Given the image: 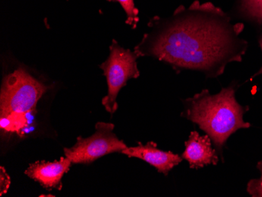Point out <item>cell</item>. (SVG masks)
Returning a JSON list of instances; mask_svg holds the SVG:
<instances>
[{
    "label": "cell",
    "mask_w": 262,
    "mask_h": 197,
    "mask_svg": "<svg viewBox=\"0 0 262 197\" xmlns=\"http://www.w3.org/2000/svg\"><path fill=\"white\" fill-rule=\"evenodd\" d=\"M185 145L182 157L188 162L191 168H202L204 166L219 164L220 157L212 146L211 139L208 135L200 136L197 132H191Z\"/></svg>",
    "instance_id": "8"
},
{
    "label": "cell",
    "mask_w": 262,
    "mask_h": 197,
    "mask_svg": "<svg viewBox=\"0 0 262 197\" xmlns=\"http://www.w3.org/2000/svg\"><path fill=\"white\" fill-rule=\"evenodd\" d=\"M73 163L68 158L61 157L54 162L37 161L30 164L25 174L40 184L45 189H62L63 176Z\"/></svg>",
    "instance_id": "7"
},
{
    "label": "cell",
    "mask_w": 262,
    "mask_h": 197,
    "mask_svg": "<svg viewBox=\"0 0 262 197\" xmlns=\"http://www.w3.org/2000/svg\"><path fill=\"white\" fill-rule=\"evenodd\" d=\"M237 10L241 17L262 26V0H239Z\"/></svg>",
    "instance_id": "9"
},
{
    "label": "cell",
    "mask_w": 262,
    "mask_h": 197,
    "mask_svg": "<svg viewBox=\"0 0 262 197\" xmlns=\"http://www.w3.org/2000/svg\"><path fill=\"white\" fill-rule=\"evenodd\" d=\"M0 196H2L4 193H7L10 185V176L3 167H0Z\"/></svg>",
    "instance_id": "12"
},
{
    "label": "cell",
    "mask_w": 262,
    "mask_h": 197,
    "mask_svg": "<svg viewBox=\"0 0 262 197\" xmlns=\"http://www.w3.org/2000/svg\"><path fill=\"white\" fill-rule=\"evenodd\" d=\"M96 132L89 138L79 137L71 148H64L66 158L74 164H90L100 157L121 152L127 145L113 133V123L99 122L95 126Z\"/></svg>",
    "instance_id": "5"
},
{
    "label": "cell",
    "mask_w": 262,
    "mask_h": 197,
    "mask_svg": "<svg viewBox=\"0 0 262 197\" xmlns=\"http://www.w3.org/2000/svg\"><path fill=\"white\" fill-rule=\"evenodd\" d=\"M138 57L135 51L124 49L113 39L108 59L100 65L107 79L108 89V95L102 99V105L110 114H114L119 106L116 99L120 90L126 86L128 80L140 76Z\"/></svg>",
    "instance_id": "4"
},
{
    "label": "cell",
    "mask_w": 262,
    "mask_h": 197,
    "mask_svg": "<svg viewBox=\"0 0 262 197\" xmlns=\"http://www.w3.org/2000/svg\"><path fill=\"white\" fill-rule=\"evenodd\" d=\"M47 87L19 68L3 80L0 91L1 117L24 116L35 110Z\"/></svg>",
    "instance_id": "3"
},
{
    "label": "cell",
    "mask_w": 262,
    "mask_h": 197,
    "mask_svg": "<svg viewBox=\"0 0 262 197\" xmlns=\"http://www.w3.org/2000/svg\"><path fill=\"white\" fill-rule=\"evenodd\" d=\"M121 154L147 162L165 176H168L169 172L183 160L182 157L170 151L165 152L158 149L157 144L153 142H148L146 145L138 142V145L127 147L122 151Z\"/></svg>",
    "instance_id": "6"
},
{
    "label": "cell",
    "mask_w": 262,
    "mask_h": 197,
    "mask_svg": "<svg viewBox=\"0 0 262 197\" xmlns=\"http://www.w3.org/2000/svg\"><path fill=\"white\" fill-rule=\"evenodd\" d=\"M257 168L260 172V177L248 182L247 192L253 197H262V161L257 163Z\"/></svg>",
    "instance_id": "11"
},
{
    "label": "cell",
    "mask_w": 262,
    "mask_h": 197,
    "mask_svg": "<svg viewBox=\"0 0 262 197\" xmlns=\"http://www.w3.org/2000/svg\"><path fill=\"white\" fill-rule=\"evenodd\" d=\"M108 2H117L121 5L126 13V23L131 28L135 29L139 22V10L135 7L134 0H107Z\"/></svg>",
    "instance_id": "10"
},
{
    "label": "cell",
    "mask_w": 262,
    "mask_h": 197,
    "mask_svg": "<svg viewBox=\"0 0 262 197\" xmlns=\"http://www.w3.org/2000/svg\"><path fill=\"white\" fill-rule=\"evenodd\" d=\"M148 28L135 52L164 61L178 73L191 70L219 77L228 64L241 62L248 48L239 37L244 25L233 24L227 13L210 2L181 5L170 17H152Z\"/></svg>",
    "instance_id": "1"
},
{
    "label": "cell",
    "mask_w": 262,
    "mask_h": 197,
    "mask_svg": "<svg viewBox=\"0 0 262 197\" xmlns=\"http://www.w3.org/2000/svg\"><path fill=\"white\" fill-rule=\"evenodd\" d=\"M258 42H259V45H260V49H261L262 51V34L260 35V37H259L258 39ZM260 75H262V66L261 68H260V69H259L258 71H257V73H256L254 75V76H252V77L250 79V81H252L253 79H254V78L257 77V76H260Z\"/></svg>",
    "instance_id": "13"
},
{
    "label": "cell",
    "mask_w": 262,
    "mask_h": 197,
    "mask_svg": "<svg viewBox=\"0 0 262 197\" xmlns=\"http://www.w3.org/2000/svg\"><path fill=\"white\" fill-rule=\"evenodd\" d=\"M236 85L222 88V91L211 95L204 89L192 98L184 101V118L199 125L210 137L222 161H225L223 149L229 137L239 129L251 127L250 123L244 121V117L248 106L239 105L235 99Z\"/></svg>",
    "instance_id": "2"
}]
</instances>
